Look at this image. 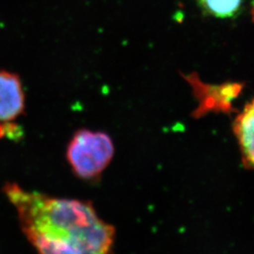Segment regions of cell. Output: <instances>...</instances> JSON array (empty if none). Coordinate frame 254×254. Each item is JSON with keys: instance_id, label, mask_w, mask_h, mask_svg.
<instances>
[{"instance_id": "6da1fadb", "label": "cell", "mask_w": 254, "mask_h": 254, "mask_svg": "<svg viewBox=\"0 0 254 254\" xmlns=\"http://www.w3.org/2000/svg\"><path fill=\"white\" fill-rule=\"evenodd\" d=\"M20 227L37 254H112L115 228L98 216L89 200L52 197L4 186Z\"/></svg>"}, {"instance_id": "8992f818", "label": "cell", "mask_w": 254, "mask_h": 254, "mask_svg": "<svg viewBox=\"0 0 254 254\" xmlns=\"http://www.w3.org/2000/svg\"><path fill=\"white\" fill-rule=\"evenodd\" d=\"M246 0H198L203 13L216 18H233L244 8Z\"/></svg>"}, {"instance_id": "7a4b0ae2", "label": "cell", "mask_w": 254, "mask_h": 254, "mask_svg": "<svg viewBox=\"0 0 254 254\" xmlns=\"http://www.w3.org/2000/svg\"><path fill=\"white\" fill-rule=\"evenodd\" d=\"M114 156V144L105 132L80 129L69 141L66 159L73 174L85 181L100 178Z\"/></svg>"}, {"instance_id": "277c9868", "label": "cell", "mask_w": 254, "mask_h": 254, "mask_svg": "<svg viewBox=\"0 0 254 254\" xmlns=\"http://www.w3.org/2000/svg\"><path fill=\"white\" fill-rule=\"evenodd\" d=\"M26 108L23 84L16 73L0 71V123L18 118Z\"/></svg>"}, {"instance_id": "3957f363", "label": "cell", "mask_w": 254, "mask_h": 254, "mask_svg": "<svg viewBox=\"0 0 254 254\" xmlns=\"http://www.w3.org/2000/svg\"><path fill=\"white\" fill-rule=\"evenodd\" d=\"M193 86L195 96L199 106L194 111L193 116L200 118L210 112L229 113L233 110L232 102L238 96L242 90V85L238 83H227L221 86H210L201 83L193 74L187 76Z\"/></svg>"}, {"instance_id": "5b68a950", "label": "cell", "mask_w": 254, "mask_h": 254, "mask_svg": "<svg viewBox=\"0 0 254 254\" xmlns=\"http://www.w3.org/2000/svg\"><path fill=\"white\" fill-rule=\"evenodd\" d=\"M233 131L246 169L254 172V98L249 102L233 123Z\"/></svg>"}]
</instances>
